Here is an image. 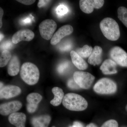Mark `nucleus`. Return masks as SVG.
Masks as SVG:
<instances>
[{
	"mask_svg": "<svg viewBox=\"0 0 127 127\" xmlns=\"http://www.w3.org/2000/svg\"><path fill=\"white\" fill-rule=\"evenodd\" d=\"M100 28L106 38L110 41H115L119 39L120 31L119 26L115 20L107 17L100 22Z\"/></svg>",
	"mask_w": 127,
	"mask_h": 127,
	"instance_id": "1",
	"label": "nucleus"
},
{
	"mask_svg": "<svg viewBox=\"0 0 127 127\" xmlns=\"http://www.w3.org/2000/svg\"><path fill=\"white\" fill-rule=\"evenodd\" d=\"M63 106L72 111H81L88 107L87 102L82 96L76 94L68 93L64 96L62 101Z\"/></svg>",
	"mask_w": 127,
	"mask_h": 127,
	"instance_id": "2",
	"label": "nucleus"
},
{
	"mask_svg": "<svg viewBox=\"0 0 127 127\" xmlns=\"http://www.w3.org/2000/svg\"><path fill=\"white\" fill-rule=\"evenodd\" d=\"M20 74L22 80L30 85L36 84L40 77V72L38 67L34 64L30 62L23 64Z\"/></svg>",
	"mask_w": 127,
	"mask_h": 127,
	"instance_id": "3",
	"label": "nucleus"
},
{
	"mask_svg": "<svg viewBox=\"0 0 127 127\" xmlns=\"http://www.w3.org/2000/svg\"><path fill=\"white\" fill-rule=\"evenodd\" d=\"M94 90L95 92L99 94H112L117 91V84L111 79L102 78L95 84Z\"/></svg>",
	"mask_w": 127,
	"mask_h": 127,
	"instance_id": "4",
	"label": "nucleus"
},
{
	"mask_svg": "<svg viewBox=\"0 0 127 127\" xmlns=\"http://www.w3.org/2000/svg\"><path fill=\"white\" fill-rule=\"evenodd\" d=\"M73 78L80 88L86 89L90 88L95 77L89 73L78 71L73 73Z\"/></svg>",
	"mask_w": 127,
	"mask_h": 127,
	"instance_id": "5",
	"label": "nucleus"
},
{
	"mask_svg": "<svg viewBox=\"0 0 127 127\" xmlns=\"http://www.w3.org/2000/svg\"><path fill=\"white\" fill-rule=\"evenodd\" d=\"M57 28V23L53 20L47 19L43 21L39 26L41 36L46 40H50L52 38Z\"/></svg>",
	"mask_w": 127,
	"mask_h": 127,
	"instance_id": "6",
	"label": "nucleus"
},
{
	"mask_svg": "<svg viewBox=\"0 0 127 127\" xmlns=\"http://www.w3.org/2000/svg\"><path fill=\"white\" fill-rule=\"evenodd\" d=\"M111 58L117 64L122 67H127V53L118 46L113 48L110 52Z\"/></svg>",
	"mask_w": 127,
	"mask_h": 127,
	"instance_id": "7",
	"label": "nucleus"
},
{
	"mask_svg": "<svg viewBox=\"0 0 127 127\" xmlns=\"http://www.w3.org/2000/svg\"><path fill=\"white\" fill-rule=\"evenodd\" d=\"M103 0H81L79 6L81 10L86 14H91L93 11L94 8L99 9L104 4Z\"/></svg>",
	"mask_w": 127,
	"mask_h": 127,
	"instance_id": "8",
	"label": "nucleus"
},
{
	"mask_svg": "<svg viewBox=\"0 0 127 127\" xmlns=\"http://www.w3.org/2000/svg\"><path fill=\"white\" fill-rule=\"evenodd\" d=\"M73 29L70 25H65L60 28L54 34L51 40V44L53 45H57L64 37L72 33Z\"/></svg>",
	"mask_w": 127,
	"mask_h": 127,
	"instance_id": "9",
	"label": "nucleus"
},
{
	"mask_svg": "<svg viewBox=\"0 0 127 127\" xmlns=\"http://www.w3.org/2000/svg\"><path fill=\"white\" fill-rule=\"evenodd\" d=\"M22 107V104L19 101H13L1 104L0 113L3 116H6L19 111Z\"/></svg>",
	"mask_w": 127,
	"mask_h": 127,
	"instance_id": "10",
	"label": "nucleus"
},
{
	"mask_svg": "<svg viewBox=\"0 0 127 127\" xmlns=\"http://www.w3.org/2000/svg\"><path fill=\"white\" fill-rule=\"evenodd\" d=\"M35 34L30 30H21L16 32L12 37V41L14 44H17L21 41H30L34 39Z\"/></svg>",
	"mask_w": 127,
	"mask_h": 127,
	"instance_id": "11",
	"label": "nucleus"
},
{
	"mask_svg": "<svg viewBox=\"0 0 127 127\" xmlns=\"http://www.w3.org/2000/svg\"><path fill=\"white\" fill-rule=\"evenodd\" d=\"M21 90L19 87L14 85L4 86L0 90L1 99H9L20 95Z\"/></svg>",
	"mask_w": 127,
	"mask_h": 127,
	"instance_id": "12",
	"label": "nucleus"
},
{
	"mask_svg": "<svg viewBox=\"0 0 127 127\" xmlns=\"http://www.w3.org/2000/svg\"><path fill=\"white\" fill-rule=\"evenodd\" d=\"M42 96L38 93L30 94L27 97V109L30 113H34L37 109L38 105L42 99Z\"/></svg>",
	"mask_w": 127,
	"mask_h": 127,
	"instance_id": "13",
	"label": "nucleus"
},
{
	"mask_svg": "<svg viewBox=\"0 0 127 127\" xmlns=\"http://www.w3.org/2000/svg\"><path fill=\"white\" fill-rule=\"evenodd\" d=\"M9 122L16 127H25L26 116L23 113L15 112L10 115Z\"/></svg>",
	"mask_w": 127,
	"mask_h": 127,
	"instance_id": "14",
	"label": "nucleus"
},
{
	"mask_svg": "<svg viewBox=\"0 0 127 127\" xmlns=\"http://www.w3.org/2000/svg\"><path fill=\"white\" fill-rule=\"evenodd\" d=\"M102 49L98 46H95L92 54L89 57L88 62L94 66L99 65L102 62Z\"/></svg>",
	"mask_w": 127,
	"mask_h": 127,
	"instance_id": "15",
	"label": "nucleus"
},
{
	"mask_svg": "<svg viewBox=\"0 0 127 127\" xmlns=\"http://www.w3.org/2000/svg\"><path fill=\"white\" fill-rule=\"evenodd\" d=\"M117 64L111 59L105 60L100 67L104 75H111L117 72L116 69Z\"/></svg>",
	"mask_w": 127,
	"mask_h": 127,
	"instance_id": "16",
	"label": "nucleus"
},
{
	"mask_svg": "<svg viewBox=\"0 0 127 127\" xmlns=\"http://www.w3.org/2000/svg\"><path fill=\"white\" fill-rule=\"evenodd\" d=\"M20 63L18 57L13 56L10 60L7 67V72L10 76H16L18 74L20 70Z\"/></svg>",
	"mask_w": 127,
	"mask_h": 127,
	"instance_id": "17",
	"label": "nucleus"
},
{
	"mask_svg": "<svg viewBox=\"0 0 127 127\" xmlns=\"http://www.w3.org/2000/svg\"><path fill=\"white\" fill-rule=\"evenodd\" d=\"M51 120L49 115H42L32 118L31 123L33 127H48Z\"/></svg>",
	"mask_w": 127,
	"mask_h": 127,
	"instance_id": "18",
	"label": "nucleus"
},
{
	"mask_svg": "<svg viewBox=\"0 0 127 127\" xmlns=\"http://www.w3.org/2000/svg\"><path fill=\"white\" fill-rule=\"evenodd\" d=\"M70 56L73 63L78 68L79 70H84L88 68L87 64L76 52L72 51L70 52Z\"/></svg>",
	"mask_w": 127,
	"mask_h": 127,
	"instance_id": "19",
	"label": "nucleus"
},
{
	"mask_svg": "<svg viewBox=\"0 0 127 127\" xmlns=\"http://www.w3.org/2000/svg\"><path fill=\"white\" fill-rule=\"evenodd\" d=\"M52 93L54 98L50 101V103L55 106H59L63 101L64 97V93L61 88L58 87H55L52 89Z\"/></svg>",
	"mask_w": 127,
	"mask_h": 127,
	"instance_id": "20",
	"label": "nucleus"
},
{
	"mask_svg": "<svg viewBox=\"0 0 127 127\" xmlns=\"http://www.w3.org/2000/svg\"><path fill=\"white\" fill-rule=\"evenodd\" d=\"M93 51V48L88 45H85L83 47L77 49L76 52L79 56L83 58L90 56Z\"/></svg>",
	"mask_w": 127,
	"mask_h": 127,
	"instance_id": "21",
	"label": "nucleus"
},
{
	"mask_svg": "<svg viewBox=\"0 0 127 127\" xmlns=\"http://www.w3.org/2000/svg\"><path fill=\"white\" fill-rule=\"evenodd\" d=\"M11 52L8 50H3L0 57V67H4L9 63L12 58Z\"/></svg>",
	"mask_w": 127,
	"mask_h": 127,
	"instance_id": "22",
	"label": "nucleus"
},
{
	"mask_svg": "<svg viewBox=\"0 0 127 127\" xmlns=\"http://www.w3.org/2000/svg\"><path fill=\"white\" fill-rule=\"evenodd\" d=\"M118 17L119 20L127 28V9L124 6L119 7Z\"/></svg>",
	"mask_w": 127,
	"mask_h": 127,
	"instance_id": "23",
	"label": "nucleus"
},
{
	"mask_svg": "<svg viewBox=\"0 0 127 127\" xmlns=\"http://www.w3.org/2000/svg\"><path fill=\"white\" fill-rule=\"evenodd\" d=\"M70 67V64L67 62H65L59 64L58 67V71L60 74H63L68 70Z\"/></svg>",
	"mask_w": 127,
	"mask_h": 127,
	"instance_id": "24",
	"label": "nucleus"
},
{
	"mask_svg": "<svg viewBox=\"0 0 127 127\" xmlns=\"http://www.w3.org/2000/svg\"><path fill=\"white\" fill-rule=\"evenodd\" d=\"M68 9L64 5H59L57 7V13L59 16H63L65 15L68 12Z\"/></svg>",
	"mask_w": 127,
	"mask_h": 127,
	"instance_id": "25",
	"label": "nucleus"
},
{
	"mask_svg": "<svg viewBox=\"0 0 127 127\" xmlns=\"http://www.w3.org/2000/svg\"><path fill=\"white\" fill-rule=\"evenodd\" d=\"M101 127H118V123L116 120L111 119L105 122Z\"/></svg>",
	"mask_w": 127,
	"mask_h": 127,
	"instance_id": "26",
	"label": "nucleus"
},
{
	"mask_svg": "<svg viewBox=\"0 0 127 127\" xmlns=\"http://www.w3.org/2000/svg\"><path fill=\"white\" fill-rule=\"evenodd\" d=\"M67 86L69 88L74 90H77L80 88L79 86L76 83L74 79L71 78L67 82Z\"/></svg>",
	"mask_w": 127,
	"mask_h": 127,
	"instance_id": "27",
	"label": "nucleus"
},
{
	"mask_svg": "<svg viewBox=\"0 0 127 127\" xmlns=\"http://www.w3.org/2000/svg\"><path fill=\"white\" fill-rule=\"evenodd\" d=\"M12 45L10 42L6 41L2 43V45L1 44V49L2 48V49H4V50H5V49H7L10 48L12 47Z\"/></svg>",
	"mask_w": 127,
	"mask_h": 127,
	"instance_id": "28",
	"label": "nucleus"
},
{
	"mask_svg": "<svg viewBox=\"0 0 127 127\" xmlns=\"http://www.w3.org/2000/svg\"><path fill=\"white\" fill-rule=\"evenodd\" d=\"M17 1L26 5L32 4L35 1V0H17Z\"/></svg>",
	"mask_w": 127,
	"mask_h": 127,
	"instance_id": "29",
	"label": "nucleus"
},
{
	"mask_svg": "<svg viewBox=\"0 0 127 127\" xmlns=\"http://www.w3.org/2000/svg\"><path fill=\"white\" fill-rule=\"evenodd\" d=\"M51 1V0H39V2H38L37 6L39 8H41L43 6L45 5L48 2H50Z\"/></svg>",
	"mask_w": 127,
	"mask_h": 127,
	"instance_id": "30",
	"label": "nucleus"
},
{
	"mask_svg": "<svg viewBox=\"0 0 127 127\" xmlns=\"http://www.w3.org/2000/svg\"><path fill=\"white\" fill-rule=\"evenodd\" d=\"M4 12L3 9L1 7H0V28H1L2 26V17L3 16Z\"/></svg>",
	"mask_w": 127,
	"mask_h": 127,
	"instance_id": "31",
	"label": "nucleus"
},
{
	"mask_svg": "<svg viewBox=\"0 0 127 127\" xmlns=\"http://www.w3.org/2000/svg\"><path fill=\"white\" fill-rule=\"evenodd\" d=\"M69 127H84L82 123L79 122H75L73 123V124L72 126Z\"/></svg>",
	"mask_w": 127,
	"mask_h": 127,
	"instance_id": "32",
	"label": "nucleus"
},
{
	"mask_svg": "<svg viewBox=\"0 0 127 127\" xmlns=\"http://www.w3.org/2000/svg\"><path fill=\"white\" fill-rule=\"evenodd\" d=\"M62 47V50H63V51L69 50L71 48V45L68 43H67V44L66 43Z\"/></svg>",
	"mask_w": 127,
	"mask_h": 127,
	"instance_id": "33",
	"label": "nucleus"
},
{
	"mask_svg": "<svg viewBox=\"0 0 127 127\" xmlns=\"http://www.w3.org/2000/svg\"><path fill=\"white\" fill-rule=\"evenodd\" d=\"M86 127H98L97 125H95L93 123H92L90 124H89L88 125H87Z\"/></svg>",
	"mask_w": 127,
	"mask_h": 127,
	"instance_id": "34",
	"label": "nucleus"
},
{
	"mask_svg": "<svg viewBox=\"0 0 127 127\" xmlns=\"http://www.w3.org/2000/svg\"><path fill=\"white\" fill-rule=\"evenodd\" d=\"M30 21H31L30 19L29 18H26V19H25L24 21H23V22L26 23H30Z\"/></svg>",
	"mask_w": 127,
	"mask_h": 127,
	"instance_id": "35",
	"label": "nucleus"
},
{
	"mask_svg": "<svg viewBox=\"0 0 127 127\" xmlns=\"http://www.w3.org/2000/svg\"><path fill=\"white\" fill-rule=\"evenodd\" d=\"M4 36L1 33H0V41H1L2 39L4 38Z\"/></svg>",
	"mask_w": 127,
	"mask_h": 127,
	"instance_id": "36",
	"label": "nucleus"
},
{
	"mask_svg": "<svg viewBox=\"0 0 127 127\" xmlns=\"http://www.w3.org/2000/svg\"><path fill=\"white\" fill-rule=\"evenodd\" d=\"M0 89H1L2 88V87H3V84L1 82H0Z\"/></svg>",
	"mask_w": 127,
	"mask_h": 127,
	"instance_id": "37",
	"label": "nucleus"
},
{
	"mask_svg": "<svg viewBox=\"0 0 127 127\" xmlns=\"http://www.w3.org/2000/svg\"><path fill=\"white\" fill-rule=\"evenodd\" d=\"M125 109H126V110L127 112V106H126V107H125Z\"/></svg>",
	"mask_w": 127,
	"mask_h": 127,
	"instance_id": "38",
	"label": "nucleus"
},
{
	"mask_svg": "<svg viewBox=\"0 0 127 127\" xmlns=\"http://www.w3.org/2000/svg\"><path fill=\"white\" fill-rule=\"evenodd\" d=\"M55 127V126H53V127Z\"/></svg>",
	"mask_w": 127,
	"mask_h": 127,
	"instance_id": "39",
	"label": "nucleus"
}]
</instances>
